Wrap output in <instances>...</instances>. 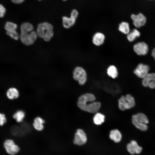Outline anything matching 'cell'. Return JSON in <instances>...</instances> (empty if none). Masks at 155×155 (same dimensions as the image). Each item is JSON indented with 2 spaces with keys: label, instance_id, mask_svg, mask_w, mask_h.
Segmentation results:
<instances>
[{
  "label": "cell",
  "instance_id": "7402d4cb",
  "mask_svg": "<svg viewBox=\"0 0 155 155\" xmlns=\"http://www.w3.org/2000/svg\"><path fill=\"white\" fill-rule=\"evenodd\" d=\"M127 38L129 42H132L135 38L140 36V32L137 29H134L127 34Z\"/></svg>",
  "mask_w": 155,
  "mask_h": 155
},
{
  "label": "cell",
  "instance_id": "4dcf8cb0",
  "mask_svg": "<svg viewBox=\"0 0 155 155\" xmlns=\"http://www.w3.org/2000/svg\"><path fill=\"white\" fill-rule=\"evenodd\" d=\"M63 1H66L67 0H63Z\"/></svg>",
  "mask_w": 155,
  "mask_h": 155
},
{
  "label": "cell",
  "instance_id": "7c38bea8",
  "mask_svg": "<svg viewBox=\"0 0 155 155\" xmlns=\"http://www.w3.org/2000/svg\"><path fill=\"white\" fill-rule=\"evenodd\" d=\"M142 84L145 87L155 88V73H148L142 80Z\"/></svg>",
  "mask_w": 155,
  "mask_h": 155
},
{
  "label": "cell",
  "instance_id": "8fae6325",
  "mask_svg": "<svg viewBox=\"0 0 155 155\" xmlns=\"http://www.w3.org/2000/svg\"><path fill=\"white\" fill-rule=\"evenodd\" d=\"M131 17L133 21V24L137 28H140L144 26L146 22V17L141 13L137 15L132 14Z\"/></svg>",
  "mask_w": 155,
  "mask_h": 155
},
{
  "label": "cell",
  "instance_id": "3957f363",
  "mask_svg": "<svg viewBox=\"0 0 155 155\" xmlns=\"http://www.w3.org/2000/svg\"><path fill=\"white\" fill-rule=\"evenodd\" d=\"M132 123L138 129L145 131L148 129L147 124L148 123L149 121L146 115L142 113H138L132 116Z\"/></svg>",
  "mask_w": 155,
  "mask_h": 155
},
{
  "label": "cell",
  "instance_id": "f1b7e54d",
  "mask_svg": "<svg viewBox=\"0 0 155 155\" xmlns=\"http://www.w3.org/2000/svg\"><path fill=\"white\" fill-rule=\"evenodd\" d=\"M11 1L15 4H20L23 3L25 0H11Z\"/></svg>",
  "mask_w": 155,
  "mask_h": 155
},
{
  "label": "cell",
  "instance_id": "9c48e42d",
  "mask_svg": "<svg viewBox=\"0 0 155 155\" xmlns=\"http://www.w3.org/2000/svg\"><path fill=\"white\" fill-rule=\"evenodd\" d=\"M150 69V67L148 65L140 63L134 70L133 72L137 77L143 79L149 73Z\"/></svg>",
  "mask_w": 155,
  "mask_h": 155
},
{
  "label": "cell",
  "instance_id": "9a60e30c",
  "mask_svg": "<svg viewBox=\"0 0 155 155\" xmlns=\"http://www.w3.org/2000/svg\"><path fill=\"white\" fill-rule=\"evenodd\" d=\"M105 36L102 33L97 32L93 36L92 42L93 44L97 46L102 45L104 43Z\"/></svg>",
  "mask_w": 155,
  "mask_h": 155
},
{
  "label": "cell",
  "instance_id": "277c9868",
  "mask_svg": "<svg viewBox=\"0 0 155 155\" xmlns=\"http://www.w3.org/2000/svg\"><path fill=\"white\" fill-rule=\"evenodd\" d=\"M135 102L134 98L130 94L122 96L118 100V106L122 111L130 109L134 106Z\"/></svg>",
  "mask_w": 155,
  "mask_h": 155
},
{
  "label": "cell",
  "instance_id": "4316f807",
  "mask_svg": "<svg viewBox=\"0 0 155 155\" xmlns=\"http://www.w3.org/2000/svg\"><path fill=\"white\" fill-rule=\"evenodd\" d=\"M7 121V119L5 115L0 113V126H3Z\"/></svg>",
  "mask_w": 155,
  "mask_h": 155
},
{
  "label": "cell",
  "instance_id": "7a4b0ae2",
  "mask_svg": "<svg viewBox=\"0 0 155 155\" xmlns=\"http://www.w3.org/2000/svg\"><path fill=\"white\" fill-rule=\"evenodd\" d=\"M53 26L51 24L45 22L38 25L36 32L38 36L48 42L53 36Z\"/></svg>",
  "mask_w": 155,
  "mask_h": 155
},
{
  "label": "cell",
  "instance_id": "e0dca14e",
  "mask_svg": "<svg viewBox=\"0 0 155 155\" xmlns=\"http://www.w3.org/2000/svg\"><path fill=\"white\" fill-rule=\"evenodd\" d=\"M7 97L10 100H13L18 98L19 96V92L18 89L14 87L9 88L6 92Z\"/></svg>",
  "mask_w": 155,
  "mask_h": 155
},
{
  "label": "cell",
  "instance_id": "8992f818",
  "mask_svg": "<svg viewBox=\"0 0 155 155\" xmlns=\"http://www.w3.org/2000/svg\"><path fill=\"white\" fill-rule=\"evenodd\" d=\"M74 79L78 82L81 85H84L87 80V74L85 70L82 67L78 66L73 72Z\"/></svg>",
  "mask_w": 155,
  "mask_h": 155
},
{
  "label": "cell",
  "instance_id": "5bb4252c",
  "mask_svg": "<svg viewBox=\"0 0 155 155\" xmlns=\"http://www.w3.org/2000/svg\"><path fill=\"white\" fill-rule=\"evenodd\" d=\"M127 148L128 152L131 154H139L142 152V149L141 147L138 145L137 142L133 140L131 141L130 143L127 144Z\"/></svg>",
  "mask_w": 155,
  "mask_h": 155
},
{
  "label": "cell",
  "instance_id": "484cf974",
  "mask_svg": "<svg viewBox=\"0 0 155 155\" xmlns=\"http://www.w3.org/2000/svg\"><path fill=\"white\" fill-rule=\"evenodd\" d=\"M6 33L7 35L14 40H17L20 38V35L16 31L10 32H6Z\"/></svg>",
  "mask_w": 155,
  "mask_h": 155
},
{
  "label": "cell",
  "instance_id": "83f0119b",
  "mask_svg": "<svg viewBox=\"0 0 155 155\" xmlns=\"http://www.w3.org/2000/svg\"><path fill=\"white\" fill-rule=\"evenodd\" d=\"M6 9L4 6L0 4V17H3L6 13Z\"/></svg>",
  "mask_w": 155,
  "mask_h": 155
},
{
  "label": "cell",
  "instance_id": "f546056e",
  "mask_svg": "<svg viewBox=\"0 0 155 155\" xmlns=\"http://www.w3.org/2000/svg\"><path fill=\"white\" fill-rule=\"evenodd\" d=\"M152 55L154 57L155 60V48L153 49L152 51Z\"/></svg>",
  "mask_w": 155,
  "mask_h": 155
},
{
  "label": "cell",
  "instance_id": "cb8c5ba5",
  "mask_svg": "<svg viewBox=\"0 0 155 155\" xmlns=\"http://www.w3.org/2000/svg\"><path fill=\"white\" fill-rule=\"evenodd\" d=\"M17 27L16 24L10 22H7L5 24L4 28L6 31V32H10L16 31Z\"/></svg>",
  "mask_w": 155,
  "mask_h": 155
},
{
  "label": "cell",
  "instance_id": "d6986e66",
  "mask_svg": "<svg viewBox=\"0 0 155 155\" xmlns=\"http://www.w3.org/2000/svg\"><path fill=\"white\" fill-rule=\"evenodd\" d=\"M118 29L120 32L126 34H128L130 32L129 24L125 22H122L119 24Z\"/></svg>",
  "mask_w": 155,
  "mask_h": 155
},
{
  "label": "cell",
  "instance_id": "6da1fadb",
  "mask_svg": "<svg viewBox=\"0 0 155 155\" xmlns=\"http://www.w3.org/2000/svg\"><path fill=\"white\" fill-rule=\"evenodd\" d=\"M94 96L91 93H86L81 95L79 98L77 105L81 110L90 113L96 112L100 108L101 104L95 102Z\"/></svg>",
  "mask_w": 155,
  "mask_h": 155
},
{
  "label": "cell",
  "instance_id": "30bf717a",
  "mask_svg": "<svg viewBox=\"0 0 155 155\" xmlns=\"http://www.w3.org/2000/svg\"><path fill=\"white\" fill-rule=\"evenodd\" d=\"M87 140L86 134L84 131L81 129H78L75 135L74 143L78 145H82L86 143Z\"/></svg>",
  "mask_w": 155,
  "mask_h": 155
},
{
  "label": "cell",
  "instance_id": "ba28073f",
  "mask_svg": "<svg viewBox=\"0 0 155 155\" xmlns=\"http://www.w3.org/2000/svg\"><path fill=\"white\" fill-rule=\"evenodd\" d=\"M78 15V11L76 9H73L71 12L70 17L66 16L63 17L62 20L63 27L65 28L68 29L73 26L75 23Z\"/></svg>",
  "mask_w": 155,
  "mask_h": 155
},
{
  "label": "cell",
  "instance_id": "44dd1931",
  "mask_svg": "<svg viewBox=\"0 0 155 155\" xmlns=\"http://www.w3.org/2000/svg\"><path fill=\"white\" fill-rule=\"evenodd\" d=\"M25 116L24 112L22 110H19L16 111L13 115V118L18 123L22 122Z\"/></svg>",
  "mask_w": 155,
  "mask_h": 155
},
{
  "label": "cell",
  "instance_id": "ac0fdd59",
  "mask_svg": "<svg viewBox=\"0 0 155 155\" xmlns=\"http://www.w3.org/2000/svg\"><path fill=\"white\" fill-rule=\"evenodd\" d=\"M109 137L115 143L119 142L122 138V135L120 132L117 129L112 130L110 132Z\"/></svg>",
  "mask_w": 155,
  "mask_h": 155
},
{
  "label": "cell",
  "instance_id": "5b68a950",
  "mask_svg": "<svg viewBox=\"0 0 155 155\" xmlns=\"http://www.w3.org/2000/svg\"><path fill=\"white\" fill-rule=\"evenodd\" d=\"M38 35L36 32H21L20 38L22 42L26 46L32 44L36 40Z\"/></svg>",
  "mask_w": 155,
  "mask_h": 155
},
{
  "label": "cell",
  "instance_id": "4fadbf2b",
  "mask_svg": "<svg viewBox=\"0 0 155 155\" xmlns=\"http://www.w3.org/2000/svg\"><path fill=\"white\" fill-rule=\"evenodd\" d=\"M134 51L138 55H145L148 52V47L147 44L144 42H138L133 46Z\"/></svg>",
  "mask_w": 155,
  "mask_h": 155
},
{
  "label": "cell",
  "instance_id": "52a82bcc",
  "mask_svg": "<svg viewBox=\"0 0 155 155\" xmlns=\"http://www.w3.org/2000/svg\"><path fill=\"white\" fill-rule=\"evenodd\" d=\"M3 148L6 152L10 155H15L20 151V148L11 139L6 140L3 143Z\"/></svg>",
  "mask_w": 155,
  "mask_h": 155
},
{
  "label": "cell",
  "instance_id": "d4e9b609",
  "mask_svg": "<svg viewBox=\"0 0 155 155\" xmlns=\"http://www.w3.org/2000/svg\"><path fill=\"white\" fill-rule=\"evenodd\" d=\"M34 27L31 23L26 22L22 23L20 26L21 32H29L33 30Z\"/></svg>",
  "mask_w": 155,
  "mask_h": 155
},
{
  "label": "cell",
  "instance_id": "603a6c76",
  "mask_svg": "<svg viewBox=\"0 0 155 155\" xmlns=\"http://www.w3.org/2000/svg\"><path fill=\"white\" fill-rule=\"evenodd\" d=\"M105 116L102 114L98 113L94 116L93 117L94 123L96 125L102 124L104 121Z\"/></svg>",
  "mask_w": 155,
  "mask_h": 155
},
{
  "label": "cell",
  "instance_id": "1f68e13d",
  "mask_svg": "<svg viewBox=\"0 0 155 155\" xmlns=\"http://www.w3.org/2000/svg\"><path fill=\"white\" fill-rule=\"evenodd\" d=\"M39 0V1H41V0Z\"/></svg>",
  "mask_w": 155,
  "mask_h": 155
},
{
  "label": "cell",
  "instance_id": "ffe728a7",
  "mask_svg": "<svg viewBox=\"0 0 155 155\" xmlns=\"http://www.w3.org/2000/svg\"><path fill=\"white\" fill-rule=\"evenodd\" d=\"M107 73L108 75L113 79L118 76V72L116 67L114 65H111L108 68Z\"/></svg>",
  "mask_w": 155,
  "mask_h": 155
},
{
  "label": "cell",
  "instance_id": "2e32d148",
  "mask_svg": "<svg viewBox=\"0 0 155 155\" xmlns=\"http://www.w3.org/2000/svg\"><path fill=\"white\" fill-rule=\"evenodd\" d=\"M44 122V120L42 118L37 117L34 120L33 125L36 130L40 131L42 130L44 128L43 124Z\"/></svg>",
  "mask_w": 155,
  "mask_h": 155
}]
</instances>
